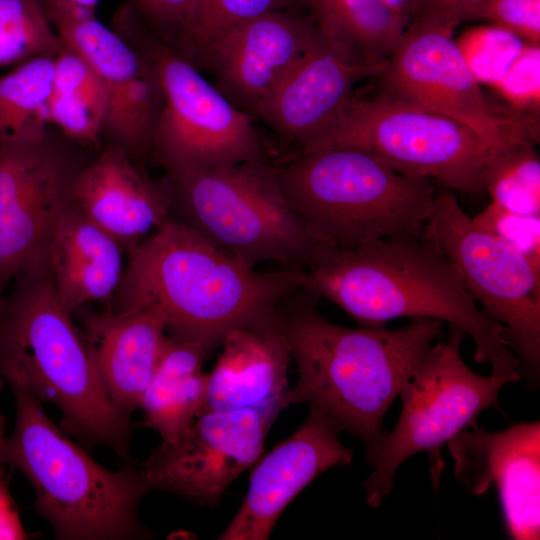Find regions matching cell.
<instances>
[{
  "instance_id": "cell-1",
  "label": "cell",
  "mask_w": 540,
  "mask_h": 540,
  "mask_svg": "<svg viewBox=\"0 0 540 540\" xmlns=\"http://www.w3.org/2000/svg\"><path fill=\"white\" fill-rule=\"evenodd\" d=\"M302 289L338 306L362 327L427 318L462 328L474 359L507 382L522 377L508 331L489 319L464 287L427 226L352 249L313 244L299 271Z\"/></svg>"
},
{
  "instance_id": "cell-2",
  "label": "cell",
  "mask_w": 540,
  "mask_h": 540,
  "mask_svg": "<svg viewBox=\"0 0 540 540\" xmlns=\"http://www.w3.org/2000/svg\"><path fill=\"white\" fill-rule=\"evenodd\" d=\"M318 299L301 288L279 313L298 372L289 404L315 407L341 432L358 437L373 466L386 434L384 416L444 323L418 318L396 329L350 328L325 318Z\"/></svg>"
},
{
  "instance_id": "cell-3",
  "label": "cell",
  "mask_w": 540,
  "mask_h": 540,
  "mask_svg": "<svg viewBox=\"0 0 540 540\" xmlns=\"http://www.w3.org/2000/svg\"><path fill=\"white\" fill-rule=\"evenodd\" d=\"M299 289L296 270L256 272L170 218L130 249L115 311L153 308L168 335L213 353L229 330L275 319Z\"/></svg>"
},
{
  "instance_id": "cell-4",
  "label": "cell",
  "mask_w": 540,
  "mask_h": 540,
  "mask_svg": "<svg viewBox=\"0 0 540 540\" xmlns=\"http://www.w3.org/2000/svg\"><path fill=\"white\" fill-rule=\"evenodd\" d=\"M0 299V373L61 413L62 429L92 447L127 455L132 423L109 397L84 335L58 298L47 264L15 277Z\"/></svg>"
},
{
  "instance_id": "cell-5",
  "label": "cell",
  "mask_w": 540,
  "mask_h": 540,
  "mask_svg": "<svg viewBox=\"0 0 540 540\" xmlns=\"http://www.w3.org/2000/svg\"><path fill=\"white\" fill-rule=\"evenodd\" d=\"M16 419L7 464L29 480L35 508L61 540L151 537L139 505L150 489L139 469L111 471L73 442L29 391L13 387Z\"/></svg>"
},
{
  "instance_id": "cell-6",
  "label": "cell",
  "mask_w": 540,
  "mask_h": 540,
  "mask_svg": "<svg viewBox=\"0 0 540 540\" xmlns=\"http://www.w3.org/2000/svg\"><path fill=\"white\" fill-rule=\"evenodd\" d=\"M274 169L314 244L352 249L420 232L432 215L436 194L429 180L404 176L359 148L302 149Z\"/></svg>"
},
{
  "instance_id": "cell-7",
  "label": "cell",
  "mask_w": 540,
  "mask_h": 540,
  "mask_svg": "<svg viewBox=\"0 0 540 540\" xmlns=\"http://www.w3.org/2000/svg\"><path fill=\"white\" fill-rule=\"evenodd\" d=\"M176 220L242 263L299 271L314 244L262 160L169 176Z\"/></svg>"
},
{
  "instance_id": "cell-8",
  "label": "cell",
  "mask_w": 540,
  "mask_h": 540,
  "mask_svg": "<svg viewBox=\"0 0 540 540\" xmlns=\"http://www.w3.org/2000/svg\"><path fill=\"white\" fill-rule=\"evenodd\" d=\"M466 332L449 325L445 340H437L399 395L402 410L394 429L385 434L373 471L363 482L366 501L377 508L391 493L398 468L420 452L429 455L435 487L443 467L441 449L471 424L483 410L497 404L506 380L472 371L461 356Z\"/></svg>"
},
{
  "instance_id": "cell-9",
  "label": "cell",
  "mask_w": 540,
  "mask_h": 540,
  "mask_svg": "<svg viewBox=\"0 0 540 540\" xmlns=\"http://www.w3.org/2000/svg\"><path fill=\"white\" fill-rule=\"evenodd\" d=\"M329 145L368 151L404 176L471 195L483 191L482 172L500 152L467 125L383 92L352 95L316 147Z\"/></svg>"
},
{
  "instance_id": "cell-10",
  "label": "cell",
  "mask_w": 540,
  "mask_h": 540,
  "mask_svg": "<svg viewBox=\"0 0 540 540\" xmlns=\"http://www.w3.org/2000/svg\"><path fill=\"white\" fill-rule=\"evenodd\" d=\"M427 228L481 311L509 333L527 383L540 376V269L475 225L450 191L435 195Z\"/></svg>"
},
{
  "instance_id": "cell-11",
  "label": "cell",
  "mask_w": 540,
  "mask_h": 540,
  "mask_svg": "<svg viewBox=\"0 0 540 540\" xmlns=\"http://www.w3.org/2000/svg\"><path fill=\"white\" fill-rule=\"evenodd\" d=\"M151 54L163 91L151 146L169 176L262 160L253 117L177 51L156 45Z\"/></svg>"
},
{
  "instance_id": "cell-12",
  "label": "cell",
  "mask_w": 540,
  "mask_h": 540,
  "mask_svg": "<svg viewBox=\"0 0 540 540\" xmlns=\"http://www.w3.org/2000/svg\"><path fill=\"white\" fill-rule=\"evenodd\" d=\"M452 33L411 22L380 74L383 93L457 120L495 147L536 143L539 135L514 113L486 100Z\"/></svg>"
},
{
  "instance_id": "cell-13",
  "label": "cell",
  "mask_w": 540,
  "mask_h": 540,
  "mask_svg": "<svg viewBox=\"0 0 540 540\" xmlns=\"http://www.w3.org/2000/svg\"><path fill=\"white\" fill-rule=\"evenodd\" d=\"M278 415L254 409L203 411L176 440L161 442L138 469L150 491L213 507L262 456Z\"/></svg>"
},
{
  "instance_id": "cell-14",
  "label": "cell",
  "mask_w": 540,
  "mask_h": 540,
  "mask_svg": "<svg viewBox=\"0 0 540 540\" xmlns=\"http://www.w3.org/2000/svg\"><path fill=\"white\" fill-rule=\"evenodd\" d=\"M74 178L44 139L0 141V299L16 276L47 261Z\"/></svg>"
},
{
  "instance_id": "cell-15",
  "label": "cell",
  "mask_w": 540,
  "mask_h": 540,
  "mask_svg": "<svg viewBox=\"0 0 540 540\" xmlns=\"http://www.w3.org/2000/svg\"><path fill=\"white\" fill-rule=\"evenodd\" d=\"M61 44L78 53L107 95L104 129L127 148L151 146L163 105L157 69L94 12H49Z\"/></svg>"
},
{
  "instance_id": "cell-16",
  "label": "cell",
  "mask_w": 540,
  "mask_h": 540,
  "mask_svg": "<svg viewBox=\"0 0 540 540\" xmlns=\"http://www.w3.org/2000/svg\"><path fill=\"white\" fill-rule=\"evenodd\" d=\"M386 64L363 60L318 30L309 48L270 93L258 117L285 141L302 149L316 147L353 95L354 85L379 77Z\"/></svg>"
},
{
  "instance_id": "cell-17",
  "label": "cell",
  "mask_w": 540,
  "mask_h": 540,
  "mask_svg": "<svg viewBox=\"0 0 540 540\" xmlns=\"http://www.w3.org/2000/svg\"><path fill=\"white\" fill-rule=\"evenodd\" d=\"M457 479L473 495L497 490L508 536L538 540L540 535V423L513 425L498 432L462 430L447 443Z\"/></svg>"
},
{
  "instance_id": "cell-18",
  "label": "cell",
  "mask_w": 540,
  "mask_h": 540,
  "mask_svg": "<svg viewBox=\"0 0 540 540\" xmlns=\"http://www.w3.org/2000/svg\"><path fill=\"white\" fill-rule=\"evenodd\" d=\"M309 408L298 429L252 466L248 491L218 539H268L284 509L309 483L352 462L353 451L341 443V431L324 412Z\"/></svg>"
},
{
  "instance_id": "cell-19",
  "label": "cell",
  "mask_w": 540,
  "mask_h": 540,
  "mask_svg": "<svg viewBox=\"0 0 540 540\" xmlns=\"http://www.w3.org/2000/svg\"><path fill=\"white\" fill-rule=\"evenodd\" d=\"M318 34L312 18L286 10L265 13L235 26L206 51L200 65L216 88L251 117Z\"/></svg>"
},
{
  "instance_id": "cell-20",
  "label": "cell",
  "mask_w": 540,
  "mask_h": 540,
  "mask_svg": "<svg viewBox=\"0 0 540 540\" xmlns=\"http://www.w3.org/2000/svg\"><path fill=\"white\" fill-rule=\"evenodd\" d=\"M219 347L208 373L203 411L254 409L280 414L290 405L292 355L279 314L267 322L229 330Z\"/></svg>"
},
{
  "instance_id": "cell-21",
  "label": "cell",
  "mask_w": 540,
  "mask_h": 540,
  "mask_svg": "<svg viewBox=\"0 0 540 540\" xmlns=\"http://www.w3.org/2000/svg\"><path fill=\"white\" fill-rule=\"evenodd\" d=\"M72 203L131 249L171 218L172 193L169 183L149 179L114 147L75 176Z\"/></svg>"
},
{
  "instance_id": "cell-22",
  "label": "cell",
  "mask_w": 540,
  "mask_h": 540,
  "mask_svg": "<svg viewBox=\"0 0 540 540\" xmlns=\"http://www.w3.org/2000/svg\"><path fill=\"white\" fill-rule=\"evenodd\" d=\"M167 325L153 308L112 311L90 319L85 336L98 376L126 414L139 408L167 340Z\"/></svg>"
},
{
  "instance_id": "cell-23",
  "label": "cell",
  "mask_w": 540,
  "mask_h": 540,
  "mask_svg": "<svg viewBox=\"0 0 540 540\" xmlns=\"http://www.w3.org/2000/svg\"><path fill=\"white\" fill-rule=\"evenodd\" d=\"M211 354L197 342L167 335L139 406L142 424L157 431L162 442L176 440L203 412L208 373L202 367Z\"/></svg>"
},
{
  "instance_id": "cell-24",
  "label": "cell",
  "mask_w": 540,
  "mask_h": 540,
  "mask_svg": "<svg viewBox=\"0 0 540 540\" xmlns=\"http://www.w3.org/2000/svg\"><path fill=\"white\" fill-rule=\"evenodd\" d=\"M316 28L355 56L387 61L405 27L382 0H304Z\"/></svg>"
},
{
  "instance_id": "cell-25",
  "label": "cell",
  "mask_w": 540,
  "mask_h": 540,
  "mask_svg": "<svg viewBox=\"0 0 540 540\" xmlns=\"http://www.w3.org/2000/svg\"><path fill=\"white\" fill-rule=\"evenodd\" d=\"M55 55L34 57L0 76V141L44 139Z\"/></svg>"
},
{
  "instance_id": "cell-26",
  "label": "cell",
  "mask_w": 540,
  "mask_h": 540,
  "mask_svg": "<svg viewBox=\"0 0 540 540\" xmlns=\"http://www.w3.org/2000/svg\"><path fill=\"white\" fill-rule=\"evenodd\" d=\"M534 145H512L485 166L482 187L492 203L515 213L540 216V159Z\"/></svg>"
},
{
  "instance_id": "cell-27",
  "label": "cell",
  "mask_w": 540,
  "mask_h": 540,
  "mask_svg": "<svg viewBox=\"0 0 540 540\" xmlns=\"http://www.w3.org/2000/svg\"><path fill=\"white\" fill-rule=\"evenodd\" d=\"M60 47L39 0H0V66L56 55Z\"/></svg>"
},
{
  "instance_id": "cell-28",
  "label": "cell",
  "mask_w": 540,
  "mask_h": 540,
  "mask_svg": "<svg viewBox=\"0 0 540 540\" xmlns=\"http://www.w3.org/2000/svg\"><path fill=\"white\" fill-rule=\"evenodd\" d=\"M304 0H197L178 52L196 66L208 48L226 32L268 12L285 10Z\"/></svg>"
},
{
  "instance_id": "cell-29",
  "label": "cell",
  "mask_w": 540,
  "mask_h": 540,
  "mask_svg": "<svg viewBox=\"0 0 540 540\" xmlns=\"http://www.w3.org/2000/svg\"><path fill=\"white\" fill-rule=\"evenodd\" d=\"M455 42L479 84L491 88L526 44L513 33L491 23L467 29Z\"/></svg>"
},
{
  "instance_id": "cell-30",
  "label": "cell",
  "mask_w": 540,
  "mask_h": 540,
  "mask_svg": "<svg viewBox=\"0 0 540 540\" xmlns=\"http://www.w3.org/2000/svg\"><path fill=\"white\" fill-rule=\"evenodd\" d=\"M47 268L58 298L72 313L116 293L124 273L122 262H65Z\"/></svg>"
},
{
  "instance_id": "cell-31",
  "label": "cell",
  "mask_w": 540,
  "mask_h": 540,
  "mask_svg": "<svg viewBox=\"0 0 540 540\" xmlns=\"http://www.w3.org/2000/svg\"><path fill=\"white\" fill-rule=\"evenodd\" d=\"M492 88L509 105L511 112L539 131L540 46L525 44Z\"/></svg>"
},
{
  "instance_id": "cell-32",
  "label": "cell",
  "mask_w": 540,
  "mask_h": 540,
  "mask_svg": "<svg viewBox=\"0 0 540 540\" xmlns=\"http://www.w3.org/2000/svg\"><path fill=\"white\" fill-rule=\"evenodd\" d=\"M471 219L540 269V216L515 213L490 202Z\"/></svg>"
},
{
  "instance_id": "cell-33",
  "label": "cell",
  "mask_w": 540,
  "mask_h": 540,
  "mask_svg": "<svg viewBox=\"0 0 540 540\" xmlns=\"http://www.w3.org/2000/svg\"><path fill=\"white\" fill-rule=\"evenodd\" d=\"M52 91L93 108L105 121L107 95L99 77L86 60L62 44L54 57Z\"/></svg>"
},
{
  "instance_id": "cell-34",
  "label": "cell",
  "mask_w": 540,
  "mask_h": 540,
  "mask_svg": "<svg viewBox=\"0 0 540 540\" xmlns=\"http://www.w3.org/2000/svg\"><path fill=\"white\" fill-rule=\"evenodd\" d=\"M474 19L487 20L526 44L540 46V0H485Z\"/></svg>"
},
{
  "instance_id": "cell-35",
  "label": "cell",
  "mask_w": 540,
  "mask_h": 540,
  "mask_svg": "<svg viewBox=\"0 0 540 540\" xmlns=\"http://www.w3.org/2000/svg\"><path fill=\"white\" fill-rule=\"evenodd\" d=\"M484 1L419 0L411 22L427 24L453 34L459 24L475 18L477 10Z\"/></svg>"
},
{
  "instance_id": "cell-36",
  "label": "cell",
  "mask_w": 540,
  "mask_h": 540,
  "mask_svg": "<svg viewBox=\"0 0 540 540\" xmlns=\"http://www.w3.org/2000/svg\"><path fill=\"white\" fill-rule=\"evenodd\" d=\"M134 3L155 24L174 31L180 39L190 23L197 0H134Z\"/></svg>"
},
{
  "instance_id": "cell-37",
  "label": "cell",
  "mask_w": 540,
  "mask_h": 540,
  "mask_svg": "<svg viewBox=\"0 0 540 540\" xmlns=\"http://www.w3.org/2000/svg\"><path fill=\"white\" fill-rule=\"evenodd\" d=\"M0 462V540H23L30 537L25 530L18 507L9 490V477Z\"/></svg>"
},
{
  "instance_id": "cell-38",
  "label": "cell",
  "mask_w": 540,
  "mask_h": 540,
  "mask_svg": "<svg viewBox=\"0 0 540 540\" xmlns=\"http://www.w3.org/2000/svg\"><path fill=\"white\" fill-rule=\"evenodd\" d=\"M406 28L412 21L419 0H382Z\"/></svg>"
},
{
  "instance_id": "cell-39",
  "label": "cell",
  "mask_w": 540,
  "mask_h": 540,
  "mask_svg": "<svg viewBox=\"0 0 540 540\" xmlns=\"http://www.w3.org/2000/svg\"><path fill=\"white\" fill-rule=\"evenodd\" d=\"M5 379L0 373V394L5 386ZM7 436H6V419L0 411V462L7 464Z\"/></svg>"
},
{
  "instance_id": "cell-40",
  "label": "cell",
  "mask_w": 540,
  "mask_h": 540,
  "mask_svg": "<svg viewBox=\"0 0 540 540\" xmlns=\"http://www.w3.org/2000/svg\"><path fill=\"white\" fill-rule=\"evenodd\" d=\"M100 0H47L48 4H59L77 8H84L91 11L96 10Z\"/></svg>"
}]
</instances>
